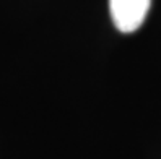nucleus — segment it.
<instances>
[{
    "mask_svg": "<svg viewBox=\"0 0 161 159\" xmlns=\"http://www.w3.org/2000/svg\"><path fill=\"white\" fill-rule=\"evenodd\" d=\"M151 0H109L111 18L120 33H134L145 21Z\"/></svg>",
    "mask_w": 161,
    "mask_h": 159,
    "instance_id": "f257e3e1",
    "label": "nucleus"
}]
</instances>
